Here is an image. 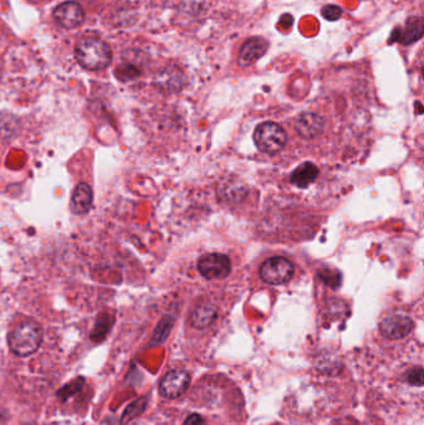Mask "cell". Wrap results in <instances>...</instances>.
<instances>
[{
	"label": "cell",
	"mask_w": 424,
	"mask_h": 425,
	"mask_svg": "<svg viewBox=\"0 0 424 425\" xmlns=\"http://www.w3.org/2000/svg\"><path fill=\"white\" fill-rule=\"evenodd\" d=\"M43 342V328L36 321L18 322L8 336L10 351L19 357H27L39 349Z\"/></svg>",
	"instance_id": "cell-1"
},
{
	"label": "cell",
	"mask_w": 424,
	"mask_h": 425,
	"mask_svg": "<svg viewBox=\"0 0 424 425\" xmlns=\"http://www.w3.org/2000/svg\"><path fill=\"white\" fill-rule=\"evenodd\" d=\"M75 55L80 65L92 71L102 70L111 64L110 46L104 40L93 36L80 40L75 47Z\"/></svg>",
	"instance_id": "cell-2"
},
{
	"label": "cell",
	"mask_w": 424,
	"mask_h": 425,
	"mask_svg": "<svg viewBox=\"0 0 424 425\" xmlns=\"http://www.w3.org/2000/svg\"><path fill=\"white\" fill-rule=\"evenodd\" d=\"M287 139V132L275 122H264L255 128V144L264 153L274 154L280 152L285 147Z\"/></svg>",
	"instance_id": "cell-3"
},
{
	"label": "cell",
	"mask_w": 424,
	"mask_h": 425,
	"mask_svg": "<svg viewBox=\"0 0 424 425\" xmlns=\"http://www.w3.org/2000/svg\"><path fill=\"white\" fill-rule=\"evenodd\" d=\"M294 265L285 257H270L261 265V280L269 285H282L294 276Z\"/></svg>",
	"instance_id": "cell-4"
},
{
	"label": "cell",
	"mask_w": 424,
	"mask_h": 425,
	"mask_svg": "<svg viewBox=\"0 0 424 425\" xmlns=\"http://www.w3.org/2000/svg\"><path fill=\"white\" fill-rule=\"evenodd\" d=\"M198 270L203 277L208 280H219L228 276L232 270V262L224 254L212 253L199 259Z\"/></svg>",
	"instance_id": "cell-5"
},
{
	"label": "cell",
	"mask_w": 424,
	"mask_h": 425,
	"mask_svg": "<svg viewBox=\"0 0 424 425\" xmlns=\"http://www.w3.org/2000/svg\"><path fill=\"white\" fill-rule=\"evenodd\" d=\"M190 384V373L184 369H173L166 373L159 383V393L166 399L182 397Z\"/></svg>",
	"instance_id": "cell-6"
},
{
	"label": "cell",
	"mask_w": 424,
	"mask_h": 425,
	"mask_svg": "<svg viewBox=\"0 0 424 425\" xmlns=\"http://www.w3.org/2000/svg\"><path fill=\"white\" fill-rule=\"evenodd\" d=\"M414 323L411 317L396 314L386 317L379 323V331L388 340H401L411 334Z\"/></svg>",
	"instance_id": "cell-7"
},
{
	"label": "cell",
	"mask_w": 424,
	"mask_h": 425,
	"mask_svg": "<svg viewBox=\"0 0 424 425\" xmlns=\"http://www.w3.org/2000/svg\"><path fill=\"white\" fill-rule=\"evenodd\" d=\"M424 33L423 19L421 16L408 18L403 25L397 27L391 35L392 43H399L402 45H411L422 39Z\"/></svg>",
	"instance_id": "cell-8"
},
{
	"label": "cell",
	"mask_w": 424,
	"mask_h": 425,
	"mask_svg": "<svg viewBox=\"0 0 424 425\" xmlns=\"http://www.w3.org/2000/svg\"><path fill=\"white\" fill-rule=\"evenodd\" d=\"M54 18L61 27L75 29L84 23L85 12L76 1H66L54 10Z\"/></svg>",
	"instance_id": "cell-9"
},
{
	"label": "cell",
	"mask_w": 424,
	"mask_h": 425,
	"mask_svg": "<svg viewBox=\"0 0 424 425\" xmlns=\"http://www.w3.org/2000/svg\"><path fill=\"white\" fill-rule=\"evenodd\" d=\"M269 46L270 43L265 38L261 36L249 38L239 50V59H238L239 65L247 67L254 64L268 53Z\"/></svg>",
	"instance_id": "cell-10"
},
{
	"label": "cell",
	"mask_w": 424,
	"mask_h": 425,
	"mask_svg": "<svg viewBox=\"0 0 424 425\" xmlns=\"http://www.w3.org/2000/svg\"><path fill=\"white\" fill-rule=\"evenodd\" d=\"M93 203V192L87 183H78L74 189L71 196L70 209L74 214L81 216L86 214L91 209Z\"/></svg>",
	"instance_id": "cell-11"
},
{
	"label": "cell",
	"mask_w": 424,
	"mask_h": 425,
	"mask_svg": "<svg viewBox=\"0 0 424 425\" xmlns=\"http://www.w3.org/2000/svg\"><path fill=\"white\" fill-rule=\"evenodd\" d=\"M295 128L301 137L313 138L319 136L324 130V121L316 113H304L298 118Z\"/></svg>",
	"instance_id": "cell-12"
},
{
	"label": "cell",
	"mask_w": 424,
	"mask_h": 425,
	"mask_svg": "<svg viewBox=\"0 0 424 425\" xmlns=\"http://www.w3.org/2000/svg\"><path fill=\"white\" fill-rule=\"evenodd\" d=\"M216 320V308L210 302L199 303L190 314V323L198 330L209 328Z\"/></svg>",
	"instance_id": "cell-13"
},
{
	"label": "cell",
	"mask_w": 424,
	"mask_h": 425,
	"mask_svg": "<svg viewBox=\"0 0 424 425\" xmlns=\"http://www.w3.org/2000/svg\"><path fill=\"white\" fill-rule=\"evenodd\" d=\"M247 192L248 189L244 184L238 182H225L219 187L218 196L225 203H239L247 196Z\"/></svg>",
	"instance_id": "cell-14"
},
{
	"label": "cell",
	"mask_w": 424,
	"mask_h": 425,
	"mask_svg": "<svg viewBox=\"0 0 424 425\" xmlns=\"http://www.w3.org/2000/svg\"><path fill=\"white\" fill-rule=\"evenodd\" d=\"M183 82V73L177 67H167L157 76L156 84L166 91L178 90Z\"/></svg>",
	"instance_id": "cell-15"
},
{
	"label": "cell",
	"mask_w": 424,
	"mask_h": 425,
	"mask_svg": "<svg viewBox=\"0 0 424 425\" xmlns=\"http://www.w3.org/2000/svg\"><path fill=\"white\" fill-rule=\"evenodd\" d=\"M319 170L315 164L307 163L301 164L291 174V183L295 184L299 188H305L307 185L313 183V181L317 178Z\"/></svg>",
	"instance_id": "cell-16"
},
{
	"label": "cell",
	"mask_w": 424,
	"mask_h": 425,
	"mask_svg": "<svg viewBox=\"0 0 424 425\" xmlns=\"http://www.w3.org/2000/svg\"><path fill=\"white\" fill-rule=\"evenodd\" d=\"M112 323H113V317L110 314H100L95 323V328L92 330L91 340L95 342H100V341L104 340V337L107 336V334L110 332V330L112 328Z\"/></svg>",
	"instance_id": "cell-17"
},
{
	"label": "cell",
	"mask_w": 424,
	"mask_h": 425,
	"mask_svg": "<svg viewBox=\"0 0 424 425\" xmlns=\"http://www.w3.org/2000/svg\"><path fill=\"white\" fill-rule=\"evenodd\" d=\"M173 322H175V320H173L172 317L166 316L164 320L158 323L156 331H155V334H153V337H152V341H150V345H152V346H153V345H159V343H162V342L168 337L170 330L173 328Z\"/></svg>",
	"instance_id": "cell-18"
},
{
	"label": "cell",
	"mask_w": 424,
	"mask_h": 425,
	"mask_svg": "<svg viewBox=\"0 0 424 425\" xmlns=\"http://www.w3.org/2000/svg\"><path fill=\"white\" fill-rule=\"evenodd\" d=\"M84 384H85V380L81 378V377H78L76 380L70 382L69 384L63 387L59 392H58V397H59L60 400L65 402V400H67L70 397H72L74 394L80 392V391L82 389Z\"/></svg>",
	"instance_id": "cell-19"
},
{
	"label": "cell",
	"mask_w": 424,
	"mask_h": 425,
	"mask_svg": "<svg viewBox=\"0 0 424 425\" xmlns=\"http://www.w3.org/2000/svg\"><path fill=\"white\" fill-rule=\"evenodd\" d=\"M146 404H147V400L141 398L133 402L131 406H127V409L124 411V417H122V424H127L130 420L136 418L137 415L144 412Z\"/></svg>",
	"instance_id": "cell-20"
},
{
	"label": "cell",
	"mask_w": 424,
	"mask_h": 425,
	"mask_svg": "<svg viewBox=\"0 0 424 425\" xmlns=\"http://www.w3.org/2000/svg\"><path fill=\"white\" fill-rule=\"evenodd\" d=\"M321 14L328 21H336L342 16V9L339 5H335V4H327L322 8Z\"/></svg>",
	"instance_id": "cell-21"
},
{
	"label": "cell",
	"mask_w": 424,
	"mask_h": 425,
	"mask_svg": "<svg viewBox=\"0 0 424 425\" xmlns=\"http://www.w3.org/2000/svg\"><path fill=\"white\" fill-rule=\"evenodd\" d=\"M423 376V369L421 367H416L408 373V382L413 386L422 387L424 383Z\"/></svg>",
	"instance_id": "cell-22"
},
{
	"label": "cell",
	"mask_w": 424,
	"mask_h": 425,
	"mask_svg": "<svg viewBox=\"0 0 424 425\" xmlns=\"http://www.w3.org/2000/svg\"><path fill=\"white\" fill-rule=\"evenodd\" d=\"M203 419L201 415H198V414H190L188 418L184 420V423L183 425H203Z\"/></svg>",
	"instance_id": "cell-23"
}]
</instances>
